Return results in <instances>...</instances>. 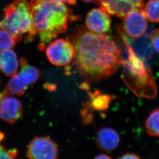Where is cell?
<instances>
[{
    "label": "cell",
    "instance_id": "1",
    "mask_svg": "<svg viewBox=\"0 0 159 159\" xmlns=\"http://www.w3.org/2000/svg\"><path fill=\"white\" fill-rule=\"evenodd\" d=\"M74 48L73 65L77 72L90 83L113 75L124 61L114 38L79 27L69 37Z\"/></svg>",
    "mask_w": 159,
    "mask_h": 159
},
{
    "label": "cell",
    "instance_id": "2",
    "mask_svg": "<svg viewBox=\"0 0 159 159\" xmlns=\"http://www.w3.org/2000/svg\"><path fill=\"white\" fill-rule=\"evenodd\" d=\"M30 4L34 29L40 40L38 48L43 51L47 44L67 30L69 9L57 0H30Z\"/></svg>",
    "mask_w": 159,
    "mask_h": 159
},
{
    "label": "cell",
    "instance_id": "3",
    "mask_svg": "<svg viewBox=\"0 0 159 159\" xmlns=\"http://www.w3.org/2000/svg\"><path fill=\"white\" fill-rule=\"evenodd\" d=\"M0 24L11 32L17 42L23 37L25 40L30 42L36 36L30 4L27 0H15L8 5Z\"/></svg>",
    "mask_w": 159,
    "mask_h": 159
},
{
    "label": "cell",
    "instance_id": "4",
    "mask_svg": "<svg viewBox=\"0 0 159 159\" xmlns=\"http://www.w3.org/2000/svg\"><path fill=\"white\" fill-rule=\"evenodd\" d=\"M21 70L12 76L6 86L5 92L7 94L21 96L28 88L37 81L40 72L35 66L29 65L24 58L20 61Z\"/></svg>",
    "mask_w": 159,
    "mask_h": 159
},
{
    "label": "cell",
    "instance_id": "5",
    "mask_svg": "<svg viewBox=\"0 0 159 159\" xmlns=\"http://www.w3.org/2000/svg\"><path fill=\"white\" fill-rule=\"evenodd\" d=\"M48 60L56 66H64L73 60L74 48L71 41L59 39L51 41L46 49Z\"/></svg>",
    "mask_w": 159,
    "mask_h": 159
},
{
    "label": "cell",
    "instance_id": "6",
    "mask_svg": "<svg viewBox=\"0 0 159 159\" xmlns=\"http://www.w3.org/2000/svg\"><path fill=\"white\" fill-rule=\"evenodd\" d=\"M148 22L142 8L129 12L123 18L122 29L131 39H138L145 35Z\"/></svg>",
    "mask_w": 159,
    "mask_h": 159
},
{
    "label": "cell",
    "instance_id": "7",
    "mask_svg": "<svg viewBox=\"0 0 159 159\" xmlns=\"http://www.w3.org/2000/svg\"><path fill=\"white\" fill-rule=\"evenodd\" d=\"M58 155L57 144L50 139L36 137L29 144L27 156L29 159H54Z\"/></svg>",
    "mask_w": 159,
    "mask_h": 159
},
{
    "label": "cell",
    "instance_id": "8",
    "mask_svg": "<svg viewBox=\"0 0 159 159\" xmlns=\"http://www.w3.org/2000/svg\"><path fill=\"white\" fill-rule=\"evenodd\" d=\"M144 0H96L99 7L108 14L123 18L129 12L142 8Z\"/></svg>",
    "mask_w": 159,
    "mask_h": 159
},
{
    "label": "cell",
    "instance_id": "9",
    "mask_svg": "<svg viewBox=\"0 0 159 159\" xmlns=\"http://www.w3.org/2000/svg\"><path fill=\"white\" fill-rule=\"evenodd\" d=\"M23 106L16 98L7 93H0V118L8 123L14 124L22 116Z\"/></svg>",
    "mask_w": 159,
    "mask_h": 159
},
{
    "label": "cell",
    "instance_id": "10",
    "mask_svg": "<svg viewBox=\"0 0 159 159\" xmlns=\"http://www.w3.org/2000/svg\"><path fill=\"white\" fill-rule=\"evenodd\" d=\"M86 26L94 33L104 34L111 28V20L107 12L102 8H94L88 13Z\"/></svg>",
    "mask_w": 159,
    "mask_h": 159
},
{
    "label": "cell",
    "instance_id": "11",
    "mask_svg": "<svg viewBox=\"0 0 159 159\" xmlns=\"http://www.w3.org/2000/svg\"><path fill=\"white\" fill-rule=\"evenodd\" d=\"M120 140L119 133L112 128H101L96 134V143L98 148L107 152H110L116 148Z\"/></svg>",
    "mask_w": 159,
    "mask_h": 159
},
{
    "label": "cell",
    "instance_id": "12",
    "mask_svg": "<svg viewBox=\"0 0 159 159\" xmlns=\"http://www.w3.org/2000/svg\"><path fill=\"white\" fill-rule=\"evenodd\" d=\"M19 62L17 54L11 49L0 52V70L7 76L17 73Z\"/></svg>",
    "mask_w": 159,
    "mask_h": 159
},
{
    "label": "cell",
    "instance_id": "13",
    "mask_svg": "<svg viewBox=\"0 0 159 159\" xmlns=\"http://www.w3.org/2000/svg\"><path fill=\"white\" fill-rule=\"evenodd\" d=\"M144 124L148 135L159 138V109L153 110L149 113Z\"/></svg>",
    "mask_w": 159,
    "mask_h": 159
},
{
    "label": "cell",
    "instance_id": "14",
    "mask_svg": "<svg viewBox=\"0 0 159 159\" xmlns=\"http://www.w3.org/2000/svg\"><path fill=\"white\" fill-rule=\"evenodd\" d=\"M90 105L97 110L106 109L113 98L110 95L101 94L98 91L90 94Z\"/></svg>",
    "mask_w": 159,
    "mask_h": 159
},
{
    "label": "cell",
    "instance_id": "15",
    "mask_svg": "<svg viewBox=\"0 0 159 159\" xmlns=\"http://www.w3.org/2000/svg\"><path fill=\"white\" fill-rule=\"evenodd\" d=\"M16 43L14 35L0 24V52L11 49Z\"/></svg>",
    "mask_w": 159,
    "mask_h": 159
},
{
    "label": "cell",
    "instance_id": "16",
    "mask_svg": "<svg viewBox=\"0 0 159 159\" xmlns=\"http://www.w3.org/2000/svg\"><path fill=\"white\" fill-rule=\"evenodd\" d=\"M146 17L151 22H159V0H148L144 11Z\"/></svg>",
    "mask_w": 159,
    "mask_h": 159
},
{
    "label": "cell",
    "instance_id": "17",
    "mask_svg": "<svg viewBox=\"0 0 159 159\" xmlns=\"http://www.w3.org/2000/svg\"><path fill=\"white\" fill-rule=\"evenodd\" d=\"M4 139V134L0 132V143ZM17 151L16 149L6 150L3 146L0 144V159H14L17 156Z\"/></svg>",
    "mask_w": 159,
    "mask_h": 159
},
{
    "label": "cell",
    "instance_id": "18",
    "mask_svg": "<svg viewBox=\"0 0 159 159\" xmlns=\"http://www.w3.org/2000/svg\"><path fill=\"white\" fill-rule=\"evenodd\" d=\"M150 44L159 55V29H154L150 35Z\"/></svg>",
    "mask_w": 159,
    "mask_h": 159
},
{
    "label": "cell",
    "instance_id": "19",
    "mask_svg": "<svg viewBox=\"0 0 159 159\" xmlns=\"http://www.w3.org/2000/svg\"><path fill=\"white\" fill-rule=\"evenodd\" d=\"M119 159H140V157L139 155L133 153H126L119 157Z\"/></svg>",
    "mask_w": 159,
    "mask_h": 159
},
{
    "label": "cell",
    "instance_id": "20",
    "mask_svg": "<svg viewBox=\"0 0 159 159\" xmlns=\"http://www.w3.org/2000/svg\"><path fill=\"white\" fill-rule=\"evenodd\" d=\"M61 2L62 3H67L71 5H75L76 4V0H57Z\"/></svg>",
    "mask_w": 159,
    "mask_h": 159
},
{
    "label": "cell",
    "instance_id": "21",
    "mask_svg": "<svg viewBox=\"0 0 159 159\" xmlns=\"http://www.w3.org/2000/svg\"><path fill=\"white\" fill-rule=\"evenodd\" d=\"M95 159H112L111 157L106 154H101L96 156Z\"/></svg>",
    "mask_w": 159,
    "mask_h": 159
},
{
    "label": "cell",
    "instance_id": "22",
    "mask_svg": "<svg viewBox=\"0 0 159 159\" xmlns=\"http://www.w3.org/2000/svg\"><path fill=\"white\" fill-rule=\"evenodd\" d=\"M81 1L86 3H91V2L96 3V0H81Z\"/></svg>",
    "mask_w": 159,
    "mask_h": 159
}]
</instances>
